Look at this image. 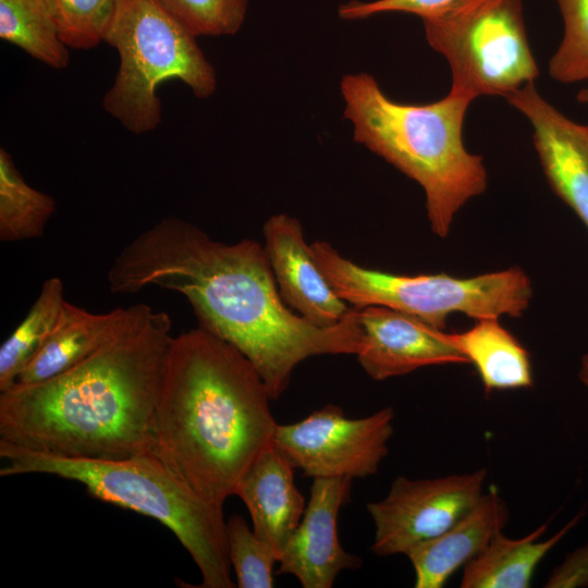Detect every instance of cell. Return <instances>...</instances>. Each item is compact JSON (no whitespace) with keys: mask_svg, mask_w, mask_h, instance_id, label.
I'll return each instance as SVG.
<instances>
[{"mask_svg":"<svg viewBox=\"0 0 588 588\" xmlns=\"http://www.w3.org/2000/svg\"><path fill=\"white\" fill-rule=\"evenodd\" d=\"M65 301L61 279L51 277L45 280L28 313L0 347V391L16 381L28 360L47 341Z\"/></svg>","mask_w":588,"mask_h":588,"instance_id":"cell-21","label":"cell"},{"mask_svg":"<svg viewBox=\"0 0 588 588\" xmlns=\"http://www.w3.org/2000/svg\"><path fill=\"white\" fill-rule=\"evenodd\" d=\"M422 24L449 63L453 95L506 97L539 76L522 0H456Z\"/></svg>","mask_w":588,"mask_h":588,"instance_id":"cell-8","label":"cell"},{"mask_svg":"<svg viewBox=\"0 0 588 588\" xmlns=\"http://www.w3.org/2000/svg\"><path fill=\"white\" fill-rule=\"evenodd\" d=\"M294 469L273 445L248 468L235 494L246 505L255 534L279 559L306 509L294 483Z\"/></svg>","mask_w":588,"mask_h":588,"instance_id":"cell-16","label":"cell"},{"mask_svg":"<svg viewBox=\"0 0 588 588\" xmlns=\"http://www.w3.org/2000/svg\"><path fill=\"white\" fill-rule=\"evenodd\" d=\"M340 91L354 140L421 186L431 230L445 237L455 213L488 183L482 157L463 142L471 100L449 93L424 105L397 102L368 73L345 74Z\"/></svg>","mask_w":588,"mask_h":588,"instance_id":"cell-4","label":"cell"},{"mask_svg":"<svg viewBox=\"0 0 588 588\" xmlns=\"http://www.w3.org/2000/svg\"><path fill=\"white\" fill-rule=\"evenodd\" d=\"M577 100L581 103H588V87L579 90L577 94Z\"/></svg>","mask_w":588,"mask_h":588,"instance_id":"cell-30","label":"cell"},{"mask_svg":"<svg viewBox=\"0 0 588 588\" xmlns=\"http://www.w3.org/2000/svg\"><path fill=\"white\" fill-rule=\"evenodd\" d=\"M310 249L320 271L345 303L356 308L394 309L440 330L454 313L476 320L519 317L532 296L530 279L518 267L470 278L404 275L362 267L324 241L314 242Z\"/></svg>","mask_w":588,"mask_h":588,"instance_id":"cell-7","label":"cell"},{"mask_svg":"<svg viewBox=\"0 0 588 588\" xmlns=\"http://www.w3.org/2000/svg\"><path fill=\"white\" fill-rule=\"evenodd\" d=\"M152 1L195 37L236 34L248 8V0Z\"/></svg>","mask_w":588,"mask_h":588,"instance_id":"cell-25","label":"cell"},{"mask_svg":"<svg viewBox=\"0 0 588 588\" xmlns=\"http://www.w3.org/2000/svg\"><path fill=\"white\" fill-rule=\"evenodd\" d=\"M0 38L53 69L69 64L47 0H0Z\"/></svg>","mask_w":588,"mask_h":588,"instance_id":"cell-22","label":"cell"},{"mask_svg":"<svg viewBox=\"0 0 588 588\" xmlns=\"http://www.w3.org/2000/svg\"><path fill=\"white\" fill-rule=\"evenodd\" d=\"M267 387L233 345L197 327L172 336L149 453L206 502L223 507L278 424Z\"/></svg>","mask_w":588,"mask_h":588,"instance_id":"cell-3","label":"cell"},{"mask_svg":"<svg viewBox=\"0 0 588 588\" xmlns=\"http://www.w3.org/2000/svg\"><path fill=\"white\" fill-rule=\"evenodd\" d=\"M457 350L474 365L486 393L532 385L530 355L498 318L476 320L464 332L449 333Z\"/></svg>","mask_w":588,"mask_h":588,"instance_id":"cell-19","label":"cell"},{"mask_svg":"<svg viewBox=\"0 0 588 588\" xmlns=\"http://www.w3.org/2000/svg\"><path fill=\"white\" fill-rule=\"evenodd\" d=\"M172 321L139 303L112 341L42 381L0 391V441L75 458L149 452L150 426Z\"/></svg>","mask_w":588,"mask_h":588,"instance_id":"cell-2","label":"cell"},{"mask_svg":"<svg viewBox=\"0 0 588 588\" xmlns=\"http://www.w3.org/2000/svg\"><path fill=\"white\" fill-rule=\"evenodd\" d=\"M265 250L284 303L319 328L341 322L351 306L333 291L306 243L301 222L286 213L264 224Z\"/></svg>","mask_w":588,"mask_h":588,"instance_id":"cell-14","label":"cell"},{"mask_svg":"<svg viewBox=\"0 0 588 588\" xmlns=\"http://www.w3.org/2000/svg\"><path fill=\"white\" fill-rule=\"evenodd\" d=\"M114 294L156 286L184 296L198 327L237 348L262 378L271 400L286 390L293 369L317 355H356L357 310L319 328L282 299L265 247L254 240L228 244L196 224L167 216L128 242L107 273Z\"/></svg>","mask_w":588,"mask_h":588,"instance_id":"cell-1","label":"cell"},{"mask_svg":"<svg viewBox=\"0 0 588 588\" xmlns=\"http://www.w3.org/2000/svg\"><path fill=\"white\" fill-rule=\"evenodd\" d=\"M2 477L42 474L81 483L95 499L149 516L199 568L200 588H232L223 507L212 505L149 452L122 460L61 457L0 441Z\"/></svg>","mask_w":588,"mask_h":588,"instance_id":"cell-5","label":"cell"},{"mask_svg":"<svg viewBox=\"0 0 588 588\" xmlns=\"http://www.w3.org/2000/svg\"><path fill=\"white\" fill-rule=\"evenodd\" d=\"M505 98L531 124L534 146L552 191L588 230V125L566 118L534 83Z\"/></svg>","mask_w":588,"mask_h":588,"instance_id":"cell-13","label":"cell"},{"mask_svg":"<svg viewBox=\"0 0 588 588\" xmlns=\"http://www.w3.org/2000/svg\"><path fill=\"white\" fill-rule=\"evenodd\" d=\"M578 513L561 530L548 540H540L548 524L544 523L528 535L512 539L502 531L488 547L463 568L462 588H528L535 569L547 553L579 522Z\"/></svg>","mask_w":588,"mask_h":588,"instance_id":"cell-18","label":"cell"},{"mask_svg":"<svg viewBox=\"0 0 588 588\" xmlns=\"http://www.w3.org/2000/svg\"><path fill=\"white\" fill-rule=\"evenodd\" d=\"M228 552L240 588H272L274 550L249 528L245 518L233 515L225 522Z\"/></svg>","mask_w":588,"mask_h":588,"instance_id":"cell-24","label":"cell"},{"mask_svg":"<svg viewBox=\"0 0 588 588\" xmlns=\"http://www.w3.org/2000/svg\"><path fill=\"white\" fill-rule=\"evenodd\" d=\"M487 474L481 468L432 479L396 477L384 499L367 504L376 527L371 552L406 554L444 532L480 499Z\"/></svg>","mask_w":588,"mask_h":588,"instance_id":"cell-10","label":"cell"},{"mask_svg":"<svg viewBox=\"0 0 588 588\" xmlns=\"http://www.w3.org/2000/svg\"><path fill=\"white\" fill-rule=\"evenodd\" d=\"M137 307L135 304L93 313L65 301L53 331L14 383L46 380L88 358L123 331Z\"/></svg>","mask_w":588,"mask_h":588,"instance_id":"cell-17","label":"cell"},{"mask_svg":"<svg viewBox=\"0 0 588 588\" xmlns=\"http://www.w3.org/2000/svg\"><path fill=\"white\" fill-rule=\"evenodd\" d=\"M456 0H375L362 2L352 0L338 8V14L343 20H362L387 12L409 13L421 20L443 10Z\"/></svg>","mask_w":588,"mask_h":588,"instance_id":"cell-27","label":"cell"},{"mask_svg":"<svg viewBox=\"0 0 588 588\" xmlns=\"http://www.w3.org/2000/svg\"><path fill=\"white\" fill-rule=\"evenodd\" d=\"M394 411L384 407L362 418H348L328 404L304 419L277 426L273 445L305 477L366 478L387 456Z\"/></svg>","mask_w":588,"mask_h":588,"instance_id":"cell-9","label":"cell"},{"mask_svg":"<svg viewBox=\"0 0 588 588\" xmlns=\"http://www.w3.org/2000/svg\"><path fill=\"white\" fill-rule=\"evenodd\" d=\"M356 310L362 330L356 356L373 380L403 376L427 366L469 364L444 330L382 306Z\"/></svg>","mask_w":588,"mask_h":588,"instance_id":"cell-11","label":"cell"},{"mask_svg":"<svg viewBox=\"0 0 588 588\" xmlns=\"http://www.w3.org/2000/svg\"><path fill=\"white\" fill-rule=\"evenodd\" d=\"M546 588L588 587V542L566 555L550 574Z\"/></svg>","mask_w":588,"mask_h":588,"instance_id":"cell-28","label":"cell"},{"mask_svg":"<svg viewBox=\"0 0 588 588\" xmlns=\"http://www.w3.org/2000/svg\"><path fill=\"white\" fill-rule=\"evenodd\" d=\"M510 516L506 502L495 488L439 536L422 541L405 554L415 572L416 588H442L448 579L481 553Z\"/></svg>","mask_w":588,"mask_h":588,"instance_id":"cell-15","label":"cell"},{"mask_svg":"<svg viewBox=\"0 0 588 588\" xmlns=\"http://www.w3.org/2000/svg\"><path fill=\"white\" fill-rule=\"evenodd\" d=\"M56 209L53 197L28 185L8 150L0 148V241L41 237Z\"/></svg>","mask_w":588,"mask_h":588,"instance_id":"cell-20","label":"cell"},{"mask_svg":"<svg viewBox=\"0 0 588 588\" xmlns=\"http://www.w3.org/2000/svg\"><path fill=\"white\" fill-rule=\"evenodd\" d=\"M579 378L581 382L588 387V354L581 358V365L579 369Z\"/></svg>","mask_w":588,"mask_h":588,"instance_id":"cell-29","label":"cell"},{"mask_svg":"<svg viewBox=\"0 0 588 588\" xmlns=\"http://www.w3.org/2000/svg\"><path fill=\"white\" fill-rule=\"evenodd\" d=\"M556 2L564 33L558 50L549 61V74L563 84L588 79V0Z\"/></svg>","mask_w":588,"mask_h":588,"instance_id":"cell-26","label":"cell"},{"mask_svg":"<svg viewBox=\"0 0 588 588\" xmlns=\"http://www.w3.org/2000/svg\"><path fill=\"white\" fill-rule=\"evenodd\" d=\"M351 478H313L303 517L279 559L278 575L295 576L304 588H330L343 569L360 567L359 556L339 540L338 516L350 498Z\"/></svg>","mask_w":588,"mask_h":588,"instance_id":"cell-12","label":"cell"},{"mask_svg":"<svg viewBox=\"0 0 588 588\" xmlns=\"http://www.w3.org/2000/svg\"><path fill=\"white\" fill-rule=\"evenodd\" d=\"M61 41L88 50L105 41L119 0H47Z\"/></svg>","mask_w":588,"mask_h":588,"instance_id":"cell-23","label":"cell"},{"mask_svg":"<svg viewBox=\"0 0 588 588\" xmlns=\"http://www.w3.org/2000/svg\"><path fill=\"white\" fill-rule=\"evenodd\" d=\"M105 41L119 53L120 66L102 106L127 131L144 134L161 122L156 91L180 79L200 99L217 89V74L196 37L152 0H119Z\"/></svg>","mask_w":588,"mask_h":588,"instance_id":"cell-6","label":"cell"}]
</instances>
